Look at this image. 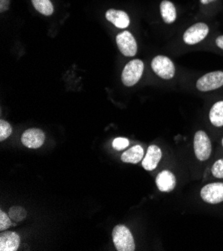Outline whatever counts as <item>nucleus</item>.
I'll use <instances>...</instances> for the list:
<instances>
[{
    "label": "nucleus",
    "mask_w": 223,
    "mask_h": 251,
    "mask_svg": "<svg viewBox=\"0 0 223 251\" xmlns=\"http://www.w3.org/2000/svg\"><path fill=\"white\" fill-rule=\"evenodd\" d=\"M192 154L198 164H206L213 155V142L209 134L198 129L192 136Z\"/></svg>",
    "instance_id": "1"
},
{
    "label": "nucleus",
    "mask_w": 223,
    "mask_h": 251,
    "mask_svg": "<svg viewBox=\"0 0 223 251\" xmlns=\"http://www.w3.org/2000/svg\"><path fill=\"white\" fill-rule=\"evenodd\" d=\"M199 198L210 206L223 205V180L205 183L199 190Z\"/></svg>",
    "instance_id": "2"
},
{
    "label": "nucleus",
    "mask_w": 223,
    "mask_h": 251,
    "mask_svg": "<svg viewBox=\"0 0 223 251\" xmlns=\"http://www.w3.org/2000/svg\"><path fill=\"white\" fill-rule=\"evenodd\" d=\"M112 239L117 251H134L136 248L133 235L126 225H116L112 230Z\"/></svg>",
    "instance_id": "3"
},
{
    "label": "nucleus",
    "mask_w": 223,
    "mask_h": 251,
    "mask_svg": "<svg viewBox=\"0 0 223 251\" xmlns=\"http://www.w3.org/2000/svg\"><path fill=\"white\" fill-rule=\"evenodd\" d=\"M223 87V70L210 71L195 81V89L202 93L215 91Z\"/></svg>",
    "instance_id": "4"
},
{
    "label": "nucleus",
    "mask_w": 223,
    "mask_h": 251,
    "mask_svg": "<svg viewBox=\"0 0 223 251\" xmlns=\"http://www.w3.org/2000/svg\"><path fill=\"white\" fill-rule=\"evenodd\" d=\"M151 69L162 80H171L176 75V66L168 56L156 55L151 61Z\"/></svg>",
    "instance_id": "5"
},
{
    "label": "nucleus",
    "mask_w": 223,
    "mask_h": 251,
    "mask_svg": "<svg viewBox=\"0 0 223 251\" xmlns=\"http://www.w3.org/2000/svg\"><path fill=\"white\" fill-rule=\"evenodd\" d=\"M144 72V63L140 59H132L124 66L121 73V81L127 87L134 86L141 79Z\"/></svg>",
    "instance_id": "6"
},
{
    "label": "nucleus",
    "mask_w": 223,
    "mask_h": 251,
    "mask_svg": "<svg viewBox=\"0 0 223 251\" xmlns=\"http://www.w3.org/2000/svg\"><path fill=\"white\" fill-rule=\"evenodd\" d=\"M210 32V28L208 24L204 22H197L194 23L183 32L182 41L185 45L193 46L199 44L203 40L206 39Z\"/></svg>",
    "instance_id": "7"
},
{
    "label": "nucleus",
    "mask_w": 223,
    "mask_h": 251,
    "mask_svg": "<svg viewBox=\"0 0 223 251\" xmlns=\"http://www.w3.org/2000/svg\"><path fill=\"white\" fill-rule=\"evenodd\" d=\"M178 178L175 172L172 169L165 168L160 170L156 177H155V184L158 191L162 193H169L174 190L177 186Z\"/></svg>",
    "instance_id": "8"
},
{
    "label": "nucleus",
    "mask_w": 223,
    "mask_h": 251,
    "mask_svg": "<svg viewBox=\"0 0 223 251\" xmlns=\"http://www.w3.org/2000/svg\"><path fill=\"white\" fill-rule=\"evenodd\" d=\"M163 150L157 144H151L148 146L145 155L142 159V167L146 171H154L158 168L160 162L163 159Z\"/></svg>",
    "instance_id": "9"
},
{
    "label": "nucleus",
    "mask_w": 223,
    "mask_h": 251,
    "mask_svg": "<svg viewBox=\"0 0 223 251\" xmlns=\"http://www.w3.org/2000/svg\"><path fill=\"white\" fill-rule=\"evenodd\" d=\"M116 44L119 51L126 57H133L137 53V42L129 31H123L116 35Z\"/></svg>",
    "instance_id": "10"
},
{
    "label": "nucleus",
    "mask_w": 223,
    "mask_h": 251,
    "mask_svg": "<svg viewBox=\"0 0 223 251\" xmlns=\"http://www.w3.org/2000/svg\"><path fill=\"white\" fill-rule=\"evenodd\" d=\"M45 133L39 128H29L24 131L21 135V143L27 148L37 149L40 148L45 142Z\"/></svg>",
    "instance_id": "11"
},
{
    "label": "nucleus",
    "mask_w": 223,
    "mask_h": 251,
    "mask_svg": "<svg viewBox=\"0 0 223 251\" xmlns=\"http://www.w3.org/2000/svg\"><path fill=\"white\" fill-rule=\"evenodd\" d=\"M105 18L119 29H125L130 24L129 15L123 10L110 8L105 12Z\"/></svg>",
    "instance_id": "12"
},
{
    "label": "nucleus",
    "mask_w": 223,
    "mask_h": 251,
    "mask_svg": "<svg viewBox=\"0 0 223 251\" xmlns=\"http://www.w3.org/2000/svg\"><path fill=\"white\" fill-rule=\"evenodd\" d=\"M207 117L214 129L223 130V99L217 100L210 106Z\"/></svg>",
    "instance_id": "13"
},
{
    "label": "nucleus",
    "mask_w": 223,
    "mask_h": 251,
    "mask_svg": "<svg viewBox=\"0 0 223 251\" xmlns=\"http://www.w3.org/2000/svg\"><path fill=\"white\" fill-rule=\"evenodd\" d=\"M20 236L13 231H2L0 234V250L16 251L20 246Z\"/></svg>",
    "instance_id": "14"
},
{
    "label": "nucleus",
    "mask_w": 223,
    "mask_h": 251,
    "mask_svg": "<svg viewBox=\"0 0 223 251\" xmlns=\"http://www.w3.org/2000/svg\"><path fill=\"white\" fill-rule=\"evenodd\" d=\"M159 10H160L161 18L164 23L172 24L176 21V18H177L176 7L170 1V0H162L159 6Z\"/></svg>",
    "instance_id": "15"
},
{
    "label": "nucleus",
    "mask_w": 223,
    "mask_h": 251,
    "mask_svg": "<svg viewBox=\"0 0 223 251\" xmlns=\"http://www.w3.org/2000/svg\"><path fill=\"white\" fill-rule=\"evenodd\" d=\"M145 152L143 147L141 145H134L121 154V161L124 163L137 164L142 161Z\"/></svg>",
    "instance_id": "16"
},
{
    "label": "nucleus",
    "mask_w": 223,
    "mask_h": 251,
    "mask_svg": "<svg viewBox=\"0 0 223 251\" xmlns=\"http://www.w3.org/2000/svg\"><path fill=\"white\" fill-rule=\"evenodd\" d=\"M209 176L208 178H213V181L223 180V153L220 157L214 159L207 168Z\"/></svg>",
    "instance_id": "17"
},
{
    "label": "nucleus",
    "mask_w": 223,
    "mask_h": 251,
    "mask_svg": "<svg viewBox=\"0 0 223 251\" xmlns=\"http://www.w3.org/2000/svg\"><path fill=\"white\" fill-rule=\"evenodd\" d=\"M33 7L42 15L50 16L54 12V6L50 0H31Z\"/></svg>",
    "instance_id": "18"
},
{
    "label": "nucleus",
    "mask_w": 223,
    "mask_h": 251,
    "mask_svg": "<svg viewBox=\"0 0 223 251\" xmlns=\"http://www.w3.org/2000/svg\"><path fill=\"white\" fill-rule=\"evenodd\" d=\"M8 215L10 216V218H11L13 221H15V222H21V221H23L24 219L26 218L27 212H26L25 209H24V208L21 207V206H12V207L9 209Z\"/></svg>",
    "instance_id": "19"
},
{
    "label": "nucleus",
    "mask_w": 223,
    "mask_h": 251,
    "mask_svg": "<svg viewBox=\"0 0 223 251\" xmlns=\"http://www.w3.org/2000/svg\"><path fill=\"white\" fill-rule=\"evenodd\" d=\"M11 134H12V126H11V125L3 119L0 120V141H4Z\"/></svg>",
    "instance_id": "20"
},
{
    "label": "nucleus",
    "mask_w": 223,
    "mask_h": 251,
    "mask_svg": "<svg viewBox=\"0 0 223 251\" xmlns=\"http://www.w3.org/2000/svg\"><path fill=\"white\" fill-rule=\"evenodd\" d=\"M10 226H12V221L8 214H6L3 210H0V231H5Z\"/></svg>",
    "instance_id": "21"
},
{
    "label": "nucleus",
    "mask_w": 223,
    "mask_h": 251,
    "mask_svg": "<svg viewBox=\"0 0 223 251\" xmlns=\"http://www.w3.org/2000/svg\"><path fill=\"white\" fill-rule=\"evenodd\" d=\"M129 145V140L124 137H116L112 141V147L117 150V151H120V150L125 149Z\"/></svg>",
    "instance_id": "22"
},
{
    "label": "nucleus",
    "mask_w": 223,
    "mask_h": 251,
    "mask_svg": "<svg viewBox=\"0 0 223 251\" xmlns=\"http://www.w3.org/2000/svg\"><path fill=\"white\" fill-rule=\"evenodd\" d=\"M10 0H0V12L3 13L9 9Z\"/></svg>",
    "instance_id": "23"
},
{
    "label": "nucleus",
    "mask_w": 223,
    "mask_h": 251,
    "mask_svg": "<svg viewBox=\"0 0 223 251\" xmlns=\"http://www.w3.org/2000/svg\"><path fill=\"white\" fill-rule=\"evenodd\" d=\"M214 44H215V46H216L218 49H220L221 51L223 52V34L218 35V36L215 38Z\"/></svg>",
    "instance_id": "24"
},
{
    "label": "nucleus",
    "mask_w": 223,
    "mask_h": 251,
    "mask_svg": "<svg viewBox=\"0 0 223 251\" xmlns=\"http://www.w3.org/2000/svg\"><path fill=\"white\" fill-rule=\"evenodd\" d=\"M199 1H200L201 4L207 5V4H210V3L214 2V1H216V0H199Z\"/></svg>",
    "instance_id": "25"
},
{
    "label": "nucleus",
    "mask_w": 223,
    "mask_h": 251,
    "mask_svg": "<svg viewBox=\"0 0 223 251\" xmlns=\"http://www.w3.org/2000/svg\"><path fill=\"white\" fill-rule=\"evenodd\" d=\"M220 147H221L222 152H223V134H222L221 137H220Z\"/></svg>",
    "instance_id": "26"
}]
</instances>
